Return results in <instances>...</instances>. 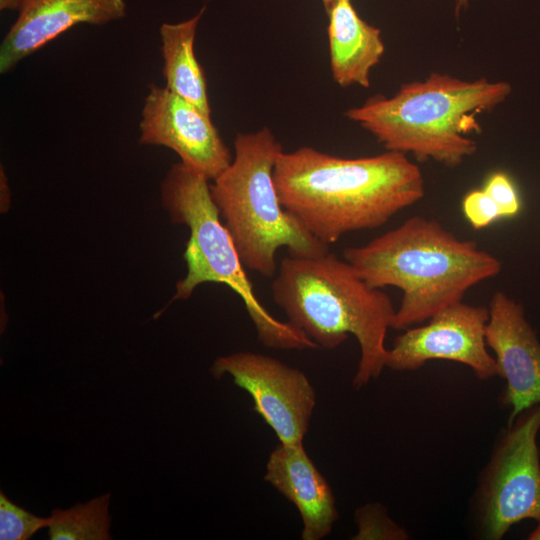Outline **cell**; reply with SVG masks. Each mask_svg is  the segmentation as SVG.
Segmentation results:
<instances>
[{
  "label": "cell",
  "instance_id": "6da1fadb",
  "mask_svg": "<svg viewBox=\"0 0 540 540\" xmlns=\"http://www.w3.org/2000/svg\"><path fill=\"white\" fill-rule=\"evenodd\" d=\"M273 177L283 207L326 245L381 227L425 196L420 168L394 151L344 158L304 146L282 151Z\"/></svg>",
  "mask_w": 540,
  "mask_h": 540
},
{
  "label": "cell",
  "instance_id": "7a4b0ae2",
  "mask_svg": "<svg viewBox=\"0 0 540 540\" xmlns=\"http://www.w3.org/2000/svg\"><path fill=\"white\" fill-rule=\"evenodd\" d=\"M344 259L371 287H397L403 296L392 328L405 330L462 301L476 284L500 273L502 262L462 240L435 219L415 215Z\"/></svg>",
  "mask_w": 540,
  "mask_h": 540
},
{
  "label": "cell",
  "instance_id": "3957f363",
  "mask_svg": "<svg viewBox=\"0 0 540 540\" xmlns=\"http://www.w3.org/2000/svg\"><path fill=\"white\" fill-rule=\"evenodd\" d=\"M272 296L288 322L318 347L330 350L349 335L356 338L360 359L354 388L380 376L396 309L385 292L368 285L345 259L329 251L310 257L288 254L272 282Z\"/></svg>",
  "mask_w": 540,
  "mask_h": 540
},
{
  "label": "cell",
  "instance_id": "277c9868",
  "mask_svg": "<svg viewBox=\"0 0 540 540\" xmlns=\"http://www.w3.org/2000/svg\"><path fill=\"white\" fill-rule=\"evenodd\" d=\"M511 91L505 81L431 73L423 81L403 84L390 98L375 96L350 108L346 116L387 151L454 168L477 151L468 136L481 130L476 115L503 103Z\"/></svg>",
  "mask_w": 540,
  "mask_h": 540
},
{
  "label": "cell",
  "instance_id": "5b68a950",
  "mask_svg": "<svg viewBox=\"0 0 540 540\" xmlns=\"http://www.w3.org/2000/svg\"><path fill=\"white\" fill-rule=\"evenodd\" d=\"M283 151L272 131L238 133L230 165L210 186L212 199L246 269L266 278L277 271L276 254L310 257L329 251L281 204L274 167Z\"/></svg>",
  "mask_w": 540,
  "mask_h": 540
},
{
  "label": "cell",
  "instance_id": "8992f818",
  "mask_svg": "<svg viewBox=\"0 0 540 540\" xmlns=\"http://www.w3.org/2000/svg\"><path fill=\"white\" fill-rule=\"evenodd\" d=\"M208 179L179 162L170 168L161 187L162 201L174 223L189 229L184 259L187 273L176 284L173 300L187 299L202 283H222L243 301L258 339L269 348H318L288 321L275 318L256 296L232 237L212 199Z\"/></svg>",
  "mask_w": 540,
  "mask_h": 540
},
{
  "label": "cell",
  "instance_id": "52a82bcc",
  "mask_svg": "<svg viewBox=\"0 0 540 540\" xmlns=\"http://www.w3.org/2000/svg\"><path fill=\"white\" fill-rule=\"evenodd\" d=\"M540 405L520 413L497 442L483 472L476 510L480 535L499 540L515 524L540 521Z\"/></svg>",
  "mask_w": 540,
  "mask_h": 540
},
{
  "label": "cell",
  "instance_id": "ba28073f",
  "mask_svg": "<svg viewBox=\"0 0 540 540\" xmlns=\"http://www.w3.org/2000/svg\"><path fill=\"white\" fill-rule=\"evenodd\" d=\"M214 378L229 374L254 402L253 409L283 444L303 443L316 405V393L299 369L260 353L240 351L218 357Z\"/></svg>",
  "mask_w": 540,
  "mask_h": 540
},
{
  "label": "cell",
  "instance_id": "9c48e42d",
  "mask_svg": "<svg viewBox=\"0 0 540 540\" xmlns=\"http://www.w3.org/2000/svg\"><path fill=\"white\" fill-rule=\"evenodd\" d=\"M429 320L396 337L388 349L386 367L413 371L429 360L442 359L468 366L479 379L499 376L496 360L486 344L489 308L460 301Z\"/></svg>",
  "mask_w": 540,
  "mask_h": 540
},
{
  "label": "cell",
  "instance_id": "30bf717a",
  "mask_svg": "<svg viewBox=\"0 0 540 540\" xmlns=\"http://www.w3.org/2000/svg\"><path fill=\"white\" fill-rule=\"evenodd\" d=\"M139 124V142L173 150L188 168L208 180L217 178L233 156L211 114L168 90L149 86Z\"/></svg>",
  "mask_w": 540,
  "mask_h": 540
},
{
  "label": "cell",
  "instance_id": "8fae6325",
  "mask_svg": "<svg viewBox=\"0 0 540 540\" xmlns=\"http://www.w3.org/2000/svg\"><path fill=\"white\" fill-rule=\"evenodd\" d=\"M488 308L486 344L506 381L502 402L511 410V424L526 409L540 405V341L522 304L505 292H494Z\"/></svg>",
  "mask_w": 540,
  "mask_h": 540
},
{
  "label": "cell",
  "instance_id": "7c38bea8",
  "mask_svg": "<svg viewBox=\"0 0 540 540\" xmlns=\"http://www.w3.org/2000/svg\"><path fill=\"white\" fill-rule=\"evenodd\" d=\"M126 10L125 0H26L1 42V74L70 28L104 25L125 17Z\"/></svg>",
  "mask_w": 540,
  "mask_h": 540
},
{
  "label": "cell",
  "instance_id": "4fadbf2b",
  "mask_svg": "<svg viewBox=\"0 0 540 540\" xmlns=\"http://www.w3.org/2000/svg\"><path fill=\"white\" fill-rule=\"evenodd\" d=\"M264 480L297 508L303 540H320L330 534L339 517L335 497L303 443H279L269 455Z\"/></svg>",
  "mask_w": 540,
  "mask_h": 540
},
{
  "label": "cell",
  "instance_id": "5bb4252c",
  "mask_svg": "<svg viewBox=\"0 0 540 540\" xmlns=\"http://www.w3.org/2000/svg\"><path fill=\"white\" fill-rule=\"evenodd\" d=\"M326 13L334 81L341 87H369L371 70L385 51L380 29L361 18L351 0L337 1Z\"/></svg>",
  "mask_w": 540,
  "mask_h": 540
},
{
  "label": "cell",
  "instance_id": "9a60e30c",
  "mask_svg": "<svg viewBox=\"0 0 540 540\" xmlns=\"http://www.w3.org/2000/svg\"><path fill=\"white\" fill-rule=\"evenodd\" d=\"M205 10L203 6L189 19L162 24L160 38L165 87L211 114L205 73L194 52L198 24Z\"/></svg>",
  "mask_w": 540,
  "mask_h": 540
},
{
  "label": "cell",
  "instance_id": "2e32d148",
  "mask_svg": "<svg viewBox=\"0 0 540 540\" xmlns=\"http://www.w3.org/2000/svg\"><path fill=\"white\" fill-rule=\"evenodd\" d=\"M110 494L95 497L68 509H54L48 528L51 540H109Z\"/></svg>",
  "mask_w": 540,
  "mask_h": 540
},
{
  "label": "cell",
  "instance_id": "e0dca14e",
  "mask_svg": "<svg viewBox=\"0 0 540 540\" xmlns=\"http://www.w3.org/2000/svg\"><path fill=\"white\" fill-rule=\"evenodd\" d=\"M355 522L358 531L352 537L354 540H406L407 531L395 523L387 514L386 509L379 503H368L355 512Z\"/></svg>",
  "mask_w": 540,
  "mask_h": 540
},
{
  "label": "cell",
  "instance_id": "ac0fdd59",
  "mask_svg": "<svg viewBox=\"0 0 540 540\" xmlns=\"http://www.w3.org/2000/svg\"><path fill=\"white\" fill-rule=\"evenodd\" d=\"M49 517H39L12 502L0 492V539L27 540L50 524Z\"/></svg>",
  "mask_w": 540,
  "mask_h": 540
},
{
  "label": "cell",
  "instance_id": "d6986e66",
  "mask_svg": "<svg viewBox=\"0 0 540 540\" xmlns=\"http://www.w3.org/2000/svg\"><path fill=\"white\" fill-rule=\"evenodd\" d=\"M462 209L474 229L484 228L502 218L495 201L483 190H473L463 199Z\"/></svg>",
  "mask_w": 540,
  "mask_h": 540
},
{
  "label": "cell",
  "instance_id": "ffe728a7",
  "mask_svg": "<svg viewBox=\"0 0 540 540\" xmlns=\"http://www.w3.org/2000/svg\"><path fill=\"white\" fill-rule=\"evenodd\" d=\"M483 190L495 201L500 209L502 217H513L521 209L518 193L509 179L502 173H494L488 179Z\"/></svg>",
  "mask_w": 540,
  "mask_h": 540
},
{
  "label": "cell",
  "instance_id": "44dd1931",
  "mask_svg": "<svg viewBox=\"0 0 540 540\" xmlns=\"http://www.w3.org/2000/svg\"><path fill=\"white\" fill-rule=\"evenodd\" d=\"M26 0H0L1 11H20Z\"/></svg>",
  "mask_w": 540,
  "mask_h": 540
},
{
  "label": "cell",
  "instance_id": "7402d4cb",
  "mask_svg": "<svg viewBox=\"0 0 540 540\" xmlns=\"http://www.w3.org/2000/svg\"><path fill=\"white\" fill-rule=\"evenodd\" d=\"M528 539L540 540V521H538L536 528L528 535Z\"/></svg>",
  "mask_w": 540,
  "mask_h": 540
},
{
  "label": "cell",
  "instance_id": "603a6c76",
  "mask_svg": "<svg viewBox=\"0 0 540 540\" xmlns=\"http://www.w3.org/2000/svg\"><path fill=\"white\" fill-rule=\"evenodd\" d=\"M468 3L469 0H456V14H458L462 8L466 7Z\"/></svg>",
  "mask_w": 540,
  "mask_h": 540
},
{
  "label": "cell",
  "instance_id": "cb8c5ba5",
  "mask_svg": "<svg viewBox=\"0 0 540 540\" xmlns=\"http://www.w3.org/2000/svg\"><path fill=\"white\" fill-rule=\"evenodd\" d=\"M325 11L327 12L339 0H321Z\"/></svg>",
  "mask_w": 540,
  "mask_h": 540
}]
</instances>
